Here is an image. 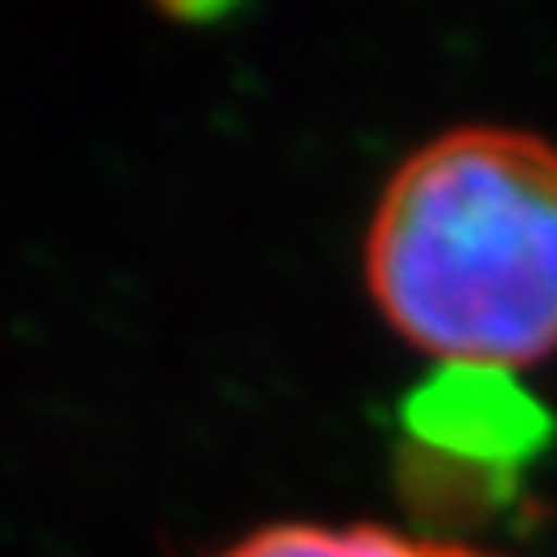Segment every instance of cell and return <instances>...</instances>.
<instances>
[{"label":"cell","mask_w":557,"mask_h":557,"mask_svg":"<svg viewBox=\"0 0 557 557\" xmlns=\"http://www.w3.org/2000/svg\"><path fill=\"white\" fill-rule=\"evenodd\" d=\"M364 272L382 312L448 360H531L557 347V146L470 123L386 181Z\"/></svg>","instance_id":"1"},{"label":"cell","mask_w":557,"mask_h":557,"mask_svg":"<svg viewBox=\"0 0 557 557\" xmlns=\"http://www.w3.org/2000/svg\"><path fill=\"white\" fill-rule=\"evenodd\" d=\"M404 431L412 440L404 487L444 513L496 500L513 470L548 444L553 417L509 364L444 360L404 399Z\"/></svg>","instance_id":"2"},{"label":"cell","mask_w":557,"mask_h":557,"mask_svg":"<svg viewBox=\"0 0 557 557\" xmlns=\"http://www.w3.org/2000/svg\"><path fill=\"white\" fill-rule=\"evenodd\" d=\"M220 557H483V553L444 540H412L373 522H351V527L276 522L250 531Z\"/></svg>","instance_id":"3"}]
</instances>
